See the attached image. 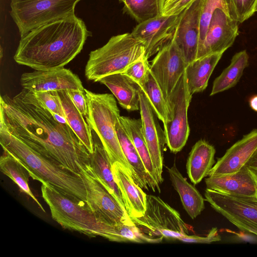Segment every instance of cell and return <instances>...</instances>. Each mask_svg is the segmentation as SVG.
Here are the masks:
<instances>
[{"instance_id": "obj_24", "label": "cell", "mask_w": 257, "mask_h": 257, "mask_svg": "<svg viewBox=\"0 0 257 257\" xmlns=\"http://www.w3.org/2000/svg\"><path fill=\"white\" fill-rule=\"evenodd\" d=\"M214 147L204 140H200L193 146L186 163L188 176L191 182L200 183L215 164Z\"/></svg>"}, {"instance_id": "obj_15", "label": "cell", "mask_w": 257, "mask_h": 257, "mask_svg": "<svg viewBox=\"0 0 257 257\" xmlns=\"http://www.w3.org/2000/svg\"><path fill=\"white\" fill-rule=\"evenodd\" d=\"M20 82L23 89L33 92L85 89L79 77L64 67L24 73Z\"/></svg>"}, {"instance_id": "obj_31", "label": "cell", "mask_w": 257, "mask_h": 257, "mask_svg": "<svg viewBox=\"0 0 257 257\" xmlns=\"http://www.w3.org/2000/svg\"><path fill=\"white\" fill-rule=\"evenodd\" d=\"M167 0H124L123 11L138 23L163 15Z\"/></svg>"}, {"instance_id": "obj_6", "label": "cell", "mask_w": 257, "mask_h": 257, "mask_svg": "<svg viewBox=\"0 0 257 257\" xmlns=\"http://www.w3.org/2000/svg\"><path fill=\"white\" fill-rule=\"evenodd\" d=\"M41 192L52 218L63 228L102 237L106 223L97 220L85 202L73 200L46 183L42 184Z\"/></svg>"}, {"instance_id": "obj_23", "label": "cell", "mask_w": 257, "mask_h": 257, "mask_svg": "<svg viewBox=\"0 0 257 257\" xmlns=\"http://www.w3.org/2000/svg\"><path fill=\"white\" fill-rule=\"evenodd\" d=\"M93 138L94 148L92 153L90 154V165L97 179L126 209L121 192L114 179L109 157L100 141V142L97 141L93 136Z\"/></svg>"}, {"instance_id": "obj_38", "label": "cell", "mask_w": 257, "mask_h": 257, "mask_svg": "<svg viewBox=\"0 0 257 257\" xmlns=\"http://www.w3.org/2000/svg\"><path fill=\"white\" fill-rule=\"evenodd\" d=\"M195 0H167L163 11V15L172 16L180 14Z\"/></svg>"}, {"instance_id": "obj_27", "label": "cell", "mask_w": 257, "mask_h": 257, "mask_svg": "<svg viewBox=\"0 0 257 257\" xmlns=\"http://www.w3.org/2000/svg\"><path fill=\"white\" fill-rule=\"evenodd\" d=\"M68 124L90 154L92 153L94 141L92 130L83 115L74 104L67 91H58Z\"/></svg>"}, {"instance_id": "obj_35", "label": "cell", "mask_w": 257, "mask_h": 257, "mask_svg": "<svg viewBox=\"0 0 257 257\" xmlns=\"http://www.w3.org/2000/svg\"><path fill=\"white\" fill-rule=\"evenodd\" d=\"M150 72V65L148 58L144 56L132 63L122 73L143 88L148 79Z\"/></svg>"}, {"instance_id": "obj_30", "label": "cell", "mask_w": 257, "mask_h": 257, "mask_svg": "<svg viewBox=\"0 0 257 257\" xmlns=\"http://www.w3.org/2000/svg\"><path fill=\"white\" fill-rule=\"evenodd\" d=\"M119 119L129 134L147 172L153 180L159 185L157 182L150 154L143 134L141 119L124 116H120Z\"/></svg>"}, {"instance_id": "obj_22", "label": "cell", "mask_w": 257, "mask_h": 257, "mask_svg": "<svg viewBox=\"0 0 257 257\" xmlns=\"http://www.w3.org/2000/svg\"><path fill=\"white\" fill-rule=\"evenodd\" d=\"M112 92L123 108L128 111L140 109V86L122 73L106 76L98 81Z\"/></svg>"}, {"instance_id": "obj_11", "label": "cell", "mask_w": 257, "mask_h": 257, "mask_svg": "<svg viewBox=\"0 0 257 257\" xmlns=\"http://www.w3.org/2000/svg\"><path fill=\"white\" fill-rule=\"evenodd\" d=\"M211 207L240 230L257 236V199L231 196L206 189Z\"/></svg>"}, {"instance_id": "obj_5", "label": "cell", "mask_w": 257, "mask_h": 257, "mask_svg": "<svg viewBox=\"0 0 257 257\" xmlns=\"http://www.w3.org/2000/svg\"><path fill=\"white\" fill-rule=\"evenodd\" d=\"M145 53L144 45L131 33L112 36L104 45L90 52L85 76L88 80L98 82L106 76L123 72Z\"/></svg>"}, {"instance_id": "obj_4", "label": "cell", "mask_w": 257, "mask_h": 257, "mask_svg": "<svg viewBox=\"0 0 257 257\" xmlns=\"http://www.w3.org/2000/svg\"><path fill=\"white\" fill-rule=\"evenodd\" d=\"M87 104L85 116L90 128L99 139L106 151L111 164L117 162L133 178L132 169L121 150L115 128L120 112L114 95L109 93H96L84 89Z\"/></svg>"}, {"instance_id": "obj_14", "label": "cell", "mask_w": 257, "mask_h": 257, "mask_svg": "<svg viewBox=\"0 0 257 257\" xmlns=\"http://www.w3.org/2000/svg\"><path fill=\"white\" fill-rule=\"evenodd\" d=\"M203 0H195L180 13L173 38L187 64L196 59Z\"/></svg>"}, {"instance_id": "obj_8", "label": "cell", "mask_w": 257, "mask_h": 257, "mask_svg": "<svg viewBox=\"0 0 257 257\" xmlns=\"http://www.w3.org/2000/svg\"><path fill=\"white\" fill-rule=\"evenodd\" d=\"M81 0H11L10 14L23 37L50 22L75 15Z\"/></svg>"}, {"instance_id": "obj_7", "label": "cell", "mask_w": 257, "mask_h": 257, "mask_svg": "<svg viewBox=\"0 0 257 257\" xmlns=\"http://www.w3.org/2000/svg\"><path fill=\"white\" fill-rule=\"evenodd\" d=\"M131 219L140 232L152 243L160 242L164 238L178 240L188 235L190 229L179 212L153 195H147L144 215Z\"/></svg>"}, {"instance_id": "obj_9", "label": "cell", "mask_w": 257, "mask_h": 257, "mask_svg": "<svg viewBox=\"0 0 257 257\" xmlns=\"http://www.w3.org/2000/svg\"><path fill=\"white\" fill-rule=\"evenodd\" d=\"M192 95L188 89L185 71L169 98L171 120L163 123L165 143L173 153L181 151L189 135L187 113Z\"/></svg>"}, {"instance_id": "obj_39", "label": "cell", "mask_w": 257, "mask_h": 257, "mask_svg": "<svg viewBox=\"0 0 257 257\" xmlns=\"http://www.w3.org/2000/svg\"><path fill=\"white\" fill-rule=\"evenodd\" d=\"M67 91L76 107L83 116H85L87 113V104L85 91L80 90Z\"/></svg>"}, {"instance_id": "obj_40", "label": "cell", "mask_w": 257, "mask_h": 257, "mask_svg": "<svg viewBox=\"0 0 257 257\" xmlns=\"http://www.w3.org/2000/svg\"><path fill=\"white\" fill-rule=\"evenodd\" d=\"M246 166L257 171V149L246 163Z\"/></svg>"}, {"instance_id": "obj_2", "label": "cell", "mask_w": 257, "mask_h": 257, "mask_svg": "<svg viewBox=\"0 0 257 257\" xmlns=\"http://www.w3.org/2000/svg\"><path fill=\"white\" fill-rule=\"evenodd\" d=\"M91 34L75 15L53 21L21 37L14 59L37 70L63 68L80 53Z\"/></svg>"}, {"instance_id": "obj_16", "label": "cell", "mask_w": 257, "mask_h": 257, "mask_svg": "<svg viewBox=\"0 0 257 257\" xmlns=\"http://www.w3.org/2000/svg\"><path fill=\"white\" fill-rule=\"evenodd\" d=\"M180 16H159L139 23L133 29L132 35L144 45L148 59L172 38Z\"/></svg>"}, {"instance_id": "obj_10", "label": "cell", "mask_w": 257, "mask_h": 257, "mask_svg": "<svg viewBox=\"0 0 257 257\" xmlns=\"http://www.w3.org/2000/svg\"><path fill=\"white\" fill-rule=\"evenodd\" d=\"M80 175L86 191V203L99 222L112 224L132 221L126 209L96 177L90 164Z\"/></svg>"}, {"instance_id": "obj_13", "label": "cell", "mask_w": 257, "mask_h": 257, "mask_svg": "<svg viewBox=\"0 0 257 257\" xmlns=\"http://www.w3.org/2000/svg\"><path fill=\"white\" fill-rule=\"evenodd\" d=\"M238 24L222 10L216 9L205 38L198 47L196 59L212 54L223 53L233 45L238 35Z\"/></svg>"}, {"instance_id": "obj_12", "label": "cell", "mask_w": 257, "mask_h": 257, "mask_svg": "<svg viewBox=\"0 0 257 257\" xmlns=\"http://www.w3.org/2000/svg\"><path fill=\"white\" fill-rule=\"evenodd\" d=\"M187 65L173 37L161 47L153 59L150 65L151 73L168 103L170 94Z\"/></svg>"}, {"instance_id": "obj_3", "label": "cell", "mask_w": 257, "mask_h": 257, "mask_svg": "<svg viewBox=\"0 0 257 257\" xmlns=\"http://www.w3.org/2000/svg\"><path fill=\"white\" fill-rule=\"evenodd\" d=\"M0 144L3 151L11 154L24 166L30 176L46 183L70 199L86 201L83 180L75 174L41 155L16 136L0 122Z\"/></svg>"}, {"instance_id": "obj_25", "label": "cell", "mask_w": 257, "mask_h": 257, "mask_svg": "<svg viewBox=\"0 0 257 257\" xmlns=\"http://www.w3.org/2000/svg\"><path fill=\"white\" fill-rule=\"evenodd\" d=\"M167 169L172 185L179 194L184 209L192 219H195L204 209V198L195 186L183 176L175 163Z\"/></svg>"}, {"instance_id": "obj_34", "label": "cell", "mask_w": 257, "mask_h": 257, "mask_svg": "<svg viewBox=\"0 0 257 257\" xmlns=\"http://www.w3.org/2000/svg\"><path fill=\"white\" fill-rule=\"evenodd\" d=\"M217 9L222 10L229 16L224 0H203L200 22L198 47L204 40L212 15Z\"/></svg>"}, {"instance_id": "obj_42", "label": "cell", "mask_w": 257, "mask_h": 257, "mask_svg": "<svg viewBox=\"0 0 257 257\" xmlns=\"http://www.w3.org/2000/svg\"><path fill=\"white\" fill-rule=\"evenodd\" d=\"M119 1L120 2L123 3L124 0H119Z\"/></svg>"}, {"instance_id": "obj_36", "label": "cell", "mask_w": 257, "mask_h": 257, "mask_svg": "<svg viewBox=\"0 0 257 257\" xmlns=\"http://www.w3.org/2000/svg\"><path fill=\"white\" fill-rule=\"evenodd\" d=\"M31 92L37 100L52 113L66 118L61 98L58 91H45Z\"/></svg>"}, {"instance_id": "obj_21", "label": "cell", "mask_w": 257, "mask_h": 257, "mask_svg": "<svg viewBox=\"0 0 257 257\" xmlns=\"http://www.w3.org/2000/svg\"><path fill=\"white\" fill-rule=\"evenodd\" d=\"M117 138L123 153L131 166L135 176V182L142 189L161 192L159 185L147 172L131 139L129 134L121 123L119 117L115 123Z\"/></svg>"}, {"instance_id": "obj_1", "label": "cell", "mask_w": 257, "mask_h": 257, "mask_svg": "<svg viewBox=\"0 0 257 257\" xmlns=\"http://www.w3.org/2000/svg\"><path fill=\"white\" fill-rule=\"evenodd\" d=\"M1 120L12 134L57 165L81 176L90 154L67 122L60 121L23 89L13 98H0Z\"/></svg>"}, {"instance_id": "obj_26", "label": "cell", "mask_w": 257, "mask_h": 257, "mask_svg": "<svg viewBox=\"0 0 257 257\" xmlns=\"http://www.w3.org/2000/svg\"><path fill=\"white\" fill-rule=\"evenodd\" d=\"M223 53H215L198 58L188 64L185 74L188 90L192 95L205 89L209 79Z\"/></svg>"}, {"instance_id": "obj_18", "label": "cell", "mask_w": 257, "mask_h": 257, "mask_svg": "<svg viewBox=\"0 0 257 257\" xmlns=\"http://www.w3.org/2000/svg\"><path fill=\"white\" fill-rule=\"evenodd\" d=\"M206 189L239 197L257 199V171L244 166L228 175L209 176Z\"/></svg>"}, {"instance_id": "obj_19", "label": "cell", "mask_w": 257, "mask_h": 257, "mask_svg": "<svg viewBox=\"0 0 257 257\" xmlns=\"http://www.w3.org/2000/svg\"><path fill=\"white\" fill-rule=\"evenodd\" d=\"M257 149V129L252 130L234 144L218 159L208 176L234 173L244 166Z\"/></svg>"}, {"instance_id": "obj_33", "label": "cell", "mask_w": 257, "mask_h": 257, "mask_svg": "<svg viewBox=\"0 0 257 257\" xmlns=\"http://www.w3.org/2000/svg\"><path fill=\"white\" fill-rule=\"evenodd\" d=\"M228 15L242 23L257 12V0H224Z\"/></svg>"}, {"instance_id": "obj_28", "label": "cell", "mask_w": 257, "mask_h": 257, "mask_svg": "<svg viewBox=\"0 0 257 257\" xmlns=\"http://www.w3.org/2000/svg\"><path fill=\"white\" fill-rule=\"evenodd\" d=\"M249 56L245 50L235 53L230 65L214 81L210 95L234 87L241 78L244 69L248 65Z\"/></svg>"}, {"instance_id": "obj_17", "label": "cell", "mask_w": 257, "mask_h": 257, "mask_svg": "<svg viewBox=\"0 0 257 257\" xmlns=\"http://www.w3.org/2000/svg\"><path fill=\"white\" fill-rule=\"evenodd\" d=\"M140 110L142 132L149 149L157 180L160 185L163 182V148L165 138L157 122L152 107L145 93L140 90Z\"/></svg>"}, {"instance_id": "obj_32", "label": "cell", "mask_w": 257, "mask_h": 257, "mask_svg": "<svg viewBox=\"0 0 257 257\" xmlns=\"http://www.w3.org/2000/svg\"><path fill=\"white\" fill-rule=\"evenodd\" d=\"M155 114L163 123L171 120V114L169 104L163 93L152 75L151 71L143 88Z\"/></svg>"}, {"instance_id": "obj_29", "label": "cell", "mask_w": 257, "mask_h": 257, "mask_svg": "<svg viewBox=\"0 0 257 257\" xmlns=\"http://www.w3.org/2000/svg\"><path fill=\"white\" fill-rule=\"evenodd\" d=\"M0 170L17 185L22 192L32 198L40 209L45 212L40 202L31 190L29 185L30 175L28 171L17 159L4 151L0 158Z\"/></svg>"}, {"instance_id": "obj_20", "label": "cell", "mask_w": 257, "mask_h": 257, "mask_svg": "<svg viewBox=\"0 0 257 257\" xmlns=\"http://www.w3.org/2000/svg\"><path fill=\"white\" fill-rule=\"evenodd\" d=\"M112 170L128 214L131 218L142 216L146 211L147 194L119 164L114 163Z\"/></svg>"}, {"instance_id": "obj_37", "label": "cell", "mask_w": 257, "mask_h": 257, "mask_svg": "<svg viewBox=\"0 0 257 257\" xmlns=\"http://www.w3.org/2000/svg\"><path fill=\"white\" fill-rule=\"evenodd\" d=\"M221 239V236L218 234L216 227L212 228L205 236L188 234L178 239V240L185 242L199 243H210L213 242L219 241Z\"/></svg>"}, {"instance_id": "obj_41", "label": "cell", "mask_w": 257, "mask_h": 257, "mask_svg": "<svg viewBox=\"0 0 257 257\" xmlns=\"http://www.w3.org/2000/svg\"><path fill=\"white\" fill-rule=\"evenodd\" d=\"M249 104L253 110L257 112V94L252 95L250 97Z\"/></svg>"}]
</instances>
